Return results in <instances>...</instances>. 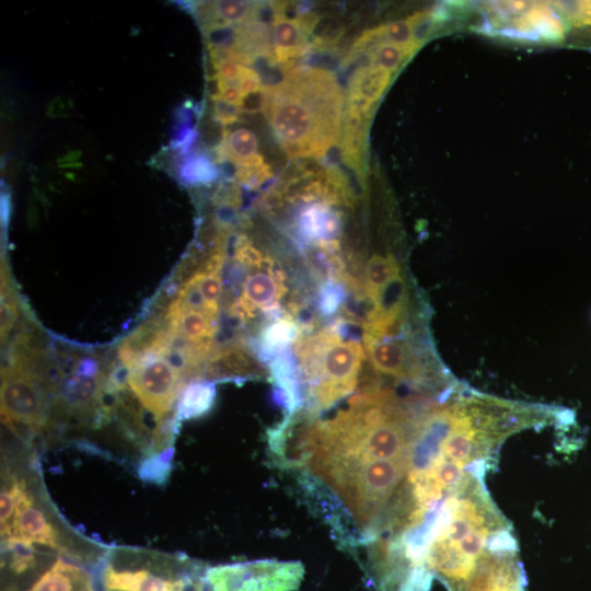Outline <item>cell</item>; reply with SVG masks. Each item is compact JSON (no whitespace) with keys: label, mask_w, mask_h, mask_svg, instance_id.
Instances as JSON below:
<instances>
[{"label":"cell","mask_w":591,"mask_h":591,"mask_svg":"<svg viewBox=\"0 0 591 591\" xmlns=\"http://www.w3.org/2000/svg\"><path fill=\"white\" fill-rule=\"evenodd\" d=\"M425 412L389 389L360 391L329 420L308 422L297 431L282 424L271 445L285 464L304 467L371 543L404 490Z\"/></svg>","instance_id":"obj_1"},{"label":"cell","mask_w":591,"mask_h":591,"mask_svg":"<svg viewBox=\"0 0 591 591\" xmlns=\"http://www.w3.org/2000/svg\"><path fill=\"white\" fill-rule=\"evenodd\" d=\"M484 477L471 476L403 536L406 547L448 590L465 580L484 554L512 531Z\"/></svg>","instance_id":"obj_2"},{"label":"cell","mask_w":591,"mask_h":591,"mask_svg":"<svg viewBox=\"0 0 591 591\" xmlns=\"http://www.w3.org/2000/svg\"><path fill=\"white\" fill-rule=\"evenodd\" d=\"M208 568L181 553L118 546L105 551L96 576L100 591H213Z\"/></svg>","instance_id":"obj_3"},{"label":"cell","mask_w":591,"mask_h":591,"mask_svg":"<svg viewBox=\"0 0 591 591\" xmlns=\"http://www.w3.org/2000/svg\"><path fill=\"white\" fill-rule=\"evenodd\" d=\"M2 541L1 591H100L101 557L62 553L21 538Z\"/></svg>","instance_id":"obj_4"},{"label":"cell","mask_w":591,"mask_h":591,"mask_svg":"<svg viewBox=\"0 0 591 591\" xmlns=\"http://www.w3.org/2000/svg\"><path fill=\"white\" fill-rule=\"evenodd\" d=\"M299 375L308 386L309 407L325 409L352 392L364 358L359 341L343 340L329 327L296 345Z\"/></svg>","instance_id":"obj_5"},{"label":"cell","mask_w":591,"mask_h":591,"mask_svg":"<svg viewBox=\"0 0 591 591\" xmlns=\"http://www.w3.org/2000/svg\"><path fill=\"white\" fill-rule=\"evenodd\" d=\"M2 477L0 500L13 505V513L8 524L1 528V540L21 538L43 545L62 553L97 557L104 551L66 543V533L61 531L56 517L48 506V500L42 499L40 493L28 484L25 476L5 471Z\"/></svg>","instance_id":"obj_6"},{"label":"cell","mask_w":591,"mask_h":591,"mask_svg":"<svg viewBox=\"0 0 591 591\" xmlns=\"http://www.w3.org/2000/svg\"><path fill=\"white\" fill-rule=\"evenodd\" d=\"M304 576L301 561L263 559L209 567L213 591H294Z\"/></svg>","instance_id":"obj_7"},{"label":"cell","mask_w":591,"mask_h":591,"mask_svg":"<svg viewBox=\"0 0 591 591\" xmlns=\"http://www.w3.org/2000/svg\"><path fill=\"white\" fill-rule=\"evenodd\" d=\"M25 366L2 369L1 415L12 429L21 426L27 432H37L46 424V401L39 382Z\"/></svg>","instance_id":"obj_8"},{"label":"cell","mask_w":591,"mask_h":591,"mask_svg":"<svg viewBox=\"0 0 591 591\" xmlns=\"http://www.w3.org/2000/svg\"><path fill=\"white\" fill-rule=\"evenodd\" d=\"M449 591H524V573L513 534L497 541L468 577Z\"/></svg>","instance_id":"obj_9"},{"label":"cell","mask_w":591,"mask_h":591,"mask_svg":"<svg viewBox=\"0 0 591 591\" xmlns=\"http://www.w3.org/2000/svg\"><path fill=\"white\" fill-rule=\"evenodd\" d=\"M181 374L170 360L152 357L132 368L127 382L143 407L160 420L181 395Z\"/></svg>","instance_id":"obj_10"},{"label":"cell","mask_w":591,"mask_h":591,"mask_svg":"<svg viewBox=\"0 0 591 591\" xmlns=\"http://www.w3.org/2000/svg\"><path fill=\"white\" fill-rule=\"evenodd\" d=\"M101 387L97 362L92 358H82L72 372L61 379L58 395L66 408L82 412L95 406L101 397Z\"/></svg>","instance_id":"obj_11"},{"label":"cell","mask_w":591,"mask_h":591,"mask_svg":"<svg viewBox=\"0 0 591 591\" xmlns=\"http://www.w3.org/2000/svg\"><path fill=\"white\" fill-rule=\"evenodd\" d=\"M281 269L273 268L250 275L243 285V293L235 312L242 320L253 315L256 309L268 313L279 311L278 299L285 293Z\"/></svg>","instance_id":"obj_12"},{"label":"cell","mask_w":591,"mask_h":591,"mask_svg":"<svg viewBox=\"0 0 591 591\" xmlns=\"http://www.w3.org/2000/svg\"><path fill=\"white\" fill-rule=\"evenodd\" d=\"M298 234L304 243L328 250L339 243L340 220L338 213L326 204L305 207L298 219Z\"/></svg>","instance_id":"obj_13"},{"label":"cell","mask_w":591,"mask_h":591,"mask_svg":"<svg viewBox=\"0 0 591 591\" xmlns=\"http://www.w3.org/2000/svg\"><path fill=\"white\" fill-rule=\"evenodd\" d=\"M264 373L259 362L243 347L219 350L208 362L205 376L215 379L258 378Z\"/></svg>","instance_id":"obj_14"},{"label":"cell","mask_w":591,"mask_h":591,"mask_svg":"<svg viewBox=\"0 0 591 591\" xmlns=\"http://www.w3.org/2000/svg\"><path fill=\"white\" fill-rule=\"evenodd\" d=\"M301 333L300 326L290 315L273 318L259 333L258 359L269 362L275 356L289 349Z\"/></svg>","instance_id":"obj_15"},{"label":"cell","mask_w":591,"mask_h":591,"mask_svg":"<svg viewBox=\"0 0 591 591\" xmlns=\"http://www.w3.org/2000/svg\"><path fill=\"white\" fill-rule=\"evenodd\" d=\"M167 317L171 334L192 343L210 341L216 332V320L197 310L170 305Z\"/></svg>","instance_id":"obj_16"},{"label":"cell","mask_w":591,"mask_h":591,"mask_svg":"<svg viewBox=\"0 0 591 591\" xmlns=\"http://www.w3.org/2000/svg\"><path fill=\"white\" fill-rule=\"evenodd\" d=\"M275 48L270 60L273 62H287L289 59L300 57L305 49L306 33L297 16H277L273 22Z\"/></svg>","instance_id":"obj_17"},{"label":"cell","mask_w":591,"mask_h":591,"mask_svg":"<svg viewBox=\"0 0 591 591\" xmlns=\"http://www.w3.org/2000/svg\"><path fill=\"white\" fill-rule=\"evenodd\" d=\"M216 385L212 381H195L181 392L174 419L177 422L206 415L213 406Z\"/></svg>","instance_id":"obj_18"},{"label":"cell","mask_w":591,"mask_h":591,"mask_svg":"<svg viewBox=\"0 0 591 591\" xmlns=\"http://www.w3.org/2000/svg\"><path fill=\"white\" fill-rule=\"evenodd\" d=\"M567 25L566 47L591 49V1H560Z\"/></svg>","instance_id":"obj_19"},{"label":"cell","mask_w":591,"mask_h":591,"mask_svg":"<svg viewBox=\"0 0 591 591\" xmlns=\"http://www.w3.org/2000/svg\"><path fill=\"white\" fill-rule=\"evenodd\" d=\"M393 74L378 66H362L351 77L348 94L362 96L375 104L391 82Z\"/></svg>","instance_id":"obj_20"},{"label":"cell","mask_w":591,"mask_h":591,"mask_svg":"<svg viewBox=\"0 0 591 591\" xmlns=\"http://www.w3.org/2000/svg\"><path fill=\"white\" fill-rule=\"evenodd\" d=\"M173 456V447L160 452L147 453L137 466L138 477L148 484L165 485L171 476Z\"/></svg>","instance_id":"obj_21"},{"label":"cell","mask_w":591,"mask_h":591,"mask_svg":"<svg viewBox=\"0 0 591 591\" xmlns=\"http://www.w3.org/2000/svg\"><path fill=\"white\" fill-rule=\"evenodd\" d=\"M399 266L391 255H373L366 268L364 292L376 301L379 292L397 275Z\"/></svg>","instance_id":"obj_22"},{"label":"cell","mask_w":591,"mask_h":591,"mask_svg":"<svg viewBox=\"0 0 591 591\" xmlns=\"http://www.w3.org/2000/svg\"><path fill=\"white\" fill-rule=\"evenodd\" d=\"M225 159L239 165L243 161L257 154L258 141L256 135L247 128H237L225 136L219 146Z\"/></svg>","instance_id":"obj_23"},{"label":"cell","mask_w":591,"mask_h":591,"mask_svg":"<svg viewBox=\"0 0 591 591\" xmlns=\"http://www.w3.org/2000/svg\"><path fill=\"white\" fill-rule=\"evenodd\" d=\"M177 172L179 179L187 185L208 184L217 176L215 165L202 154L186 157Z\"/></svg>","instance_id":"obj_24"},{"label":"cell","mask_w":591,"mask_h":591,"mask_svg":"<svg viewBox=\"0 0 591 591\" xmlns=\"http://www.w3.org/2000/svg\"><path fill=\"white\" fill-rule=\"evenodd\" d=\"M257 4L248 1H217L210 4L212 13L218 16L222 23H241L254 16Z\"/></svg>","instance_id":"obj_25"},{"label":"cell","mask_w":591,"mask_h":591,"mask_svg":"<svg viewBox=\"0 0 591 591\" xmlns=\"http://www.w3.org/2000/svg\"><path fill=\"white\" fill-rule=\"evenodd\" d=\"M190 279L196 283L206 303L218 312V301L222 294V280L219 270L204 268Z\"/></svg>","instance_id":"obj_26"},{"label":"cell","mask_w":591,"mask_h":591,"mask_svg":"<svg viewBox=\"0 0 591 591\" xmlns=\"http://www.w3.org/2000/svg\"><path fill=\"white\" fill-rule=\"evenodd\" d=\"M347 297L346 286L336 280L325 281L318 292L317 309L323 316H331L343 308Z\"/></svg>","instance_id":"obj_27"},{"label":"cell","mask_w":591,"mask_h":591,"mask_svg":"<svg viewBox=\"0 0 591 591\" xmlns=\"http://www.w3.org/2000/svg\"><path fill=\"white\" fill-rule=\"evenodd\" d=\"M273 176L269 166L264 162L258 165L242 166L237 165L235 177L242 184L248 187H257Z\"/></svg>","instance_id":"obj_28"},{"label":"cell","mask_w":591,"mask_h":591,"mask_svg":"<svg viewBox=\"0 0 591 591\" xmlns=\"http://www.w3.org/2000/svg\"><path fill=\"white\" fill-rule=\"evenodd\" d=\"M213 65L216 69L215 77L229 83H236L243 73L244 65L233 60H222L213 62Z\"/></svg>","instance_id":"obj_29"},{"label":"cell","mask_w":591,"mask_h":591,"mask_svg":"<svg viewBox=\"0 0 591 591\" xmlns=\"http://www.w3.org/2000/svg\"><path fill=\"white\" fill-rule=\"evenodd\" d=\"M215 119L221 125H231L239 118L241 112L237 105L223 100H215Z\"/></svg>","instance_id":"obj_30"}]
</instances>
